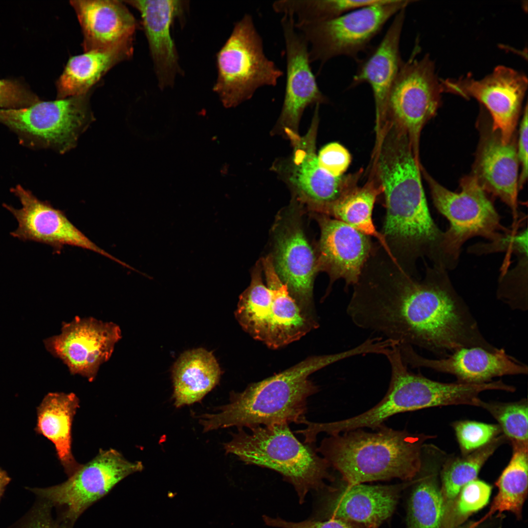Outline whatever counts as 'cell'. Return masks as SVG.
<instances>
[{"instance_id": "cell-11", "label": "cell", "mask_w": 528, "mask_h": 528, "mask_svg": "<svg viewBox=\"0 0 528 528\" xmlns=\"http://www.w3.org/2000/svg\"><path fill=\"white\" fill-rule=\"evenodd\" d=\"M90 94L0 109V122L63 153L74 147L80 134L93 120Z\"/></svg>"}, {"instance_id": "cell-23", "label": "cell", "mask_w": 528, "mask_h": 528, "mask_svg": "<svg viewBox=\"0 0 528 528\" xmlns=\"http://www.w3.org/2000/svg\"><path fill=\"white\" fill-rule=\"evenodd\" d=\"M140 14L142 25L161 89L172 87L180 72L170 28L181 11L182 1L172 0H126Z\"/></svg>"}, {"instance_id": "cell-5", "label": "cell", "mask_w": 528, "mask_h": 528, "mask_svg": "<svg viewBox=\"0 0 528 528\" xmlns=\"http://www.w3.org/2000/svg\"><path fill=\"white\" fill-rule=\"evenodd\" d=\"M248 429L249 432L240 428L232 433L231 440L223 443L225 453L281 474L294 486L301 502L309 490L321 488L325 480L332 478L330 465L317 454L313 443L300 441L288 424Z\"/></svg>"}, {"instance_id": "cell-18", "label": "cell", "mask_w": 528, "mask_h": 528, "mask_svg": "<svg viewBox=\"0 0 528 528\" xmlns=\"http://www.w3.org/2000/svg\"><path fill=\"white\" fill-rule=\"evenodd\" d=\"M298 219L287 217L280 221L274 237L275 270L291 296L308 317L317 320L313 304V286L318 272L317 256L308 242Z\"/></svg>"}, {"instance_id": "cell-29", "label": "cell", "mask_w": 528, "mask_h": 528, "mask_svg": "<svg viewBox=\"0 0 528 528\" xmlns=\"http://www.w3.org/2000/svg\"><path fill=\"white\" fill-rule=\"evenodd\" d=\"M424 456L420 469L412 483L407 503V528H443L438 464L431 456Z\"/></svg>"}, {"instance_id": "cell-1", "label": "cell", "mask_w": 528, "mask_h": 528, "mask_svg": "<svg viewBox=\"0 0 528 528\" xmlns=\"http://www.w3.org/2000/svg\"><path fill=\"white\" fill-rule=\"evenodd\" d=\"M403 263L376 264L355 286L347 313L357 327L427 350L439 358L465 347L494 352L444 268L428 267L419 280Z\"/></svg>"}, {"instance_id": "cell-10", "label": "cell", "mask_w": 528, "mask_h": 528, "mask_svg": "<svg viewBox=\"0 0 528 528\" xmlns=\"http://www.w3.org/2000/svg\"><path fill=\"white\" fill-rule=\"evenodd\" d=\"M416 46L409 58L403 61L389 91L387 115L407 134L414 154L419 159V141L426 123L436 113L442 93L429 55L416 58Z\"/></svg>"}, {"instance_id": "cell-9", "label": "cell", "mask_w": 528, "mask_h": 528, "mask_svg": "<svg viewBox=\"0 0 528 528\" xmlns=\"http://www.w3.org/2000/svg\"><path fill=\"white\" fill-rule=\"evenodd\" d=\"M414 1L381 0L332 19L295 26L309 46L310 63H320V71L326 63L338 56L356 61L360 53L369 49L389 19Z\"/></svg>"}, {"instance_id": "cell-30", "label": "cell", "mask_w": 528, "mask_h": 528, "mask_svg": "<svg viewBox=\"0 0 528 528\" xmlns=\"http://www.w3.org/2000/svg\"><path fill=\"white\" fill-rule=\"evenodd\" d=\"M511 444V458L495 483L498 490L488 511L466 528H477L493 515L497 513L499 516L505 511L513 514L517 520L522 519L528 491V444Z\"/></svg>"}, {"instance_id": "cell-32", "label": "cell", "mask_w": 528, "mask_h": 528, "mask_svg": "<svg viewBox=\"0 0 528 528\" xmlns=\"http://www.w3.org/2000/svg\"><path fill=\"white\" fill-rule=\"evenodd\" d=\"M506 439L500 435L482 447L462 457L449 459L440 472V491L443 504V521L448 516L461 489L477 477L485 462Z\"/></svg>"}, {"instance_id": "cell-39", "label": "cell", "mask_w": 528, "mask_h": 528, "mask_svg": "<svg viewBox=\"0 0 528 528\" xmlns=\"http://www.w3.org/2000/svg\"><path fill=\"white\" fill-rule=\"evenodd\" d=\"M52 507L47 501L38 498L29 511L8 528H71L72 523L63 518L54 519Z\"/></svg>"}, {"instance_id": "cell-4", "label": "cell", "mask_w": 528, "mask_h": 528, "mask_svg": "<svg viewBox=\"0 0 528 528\" xmlns=\"http://www.w3.org/2000/svg\"><path fill=\"white\" fill-rule=\"evenodd\" d=\"M342 433L324 439L316 450L348 484L412 481L420 469L424 442L433 437L384 424L374 432L357 429Z\"/></svg>"}, {"instance_id": "cell-20", "label": "cell", "mask_w": 528, "mask_h": 528, "mask_svg": "<svg viewBox=\"0 0 528 528\" xmlns=\"http://www.w3.org/2000/svg\"><path fill=\"white\" fill-rule=\"evenodd\" d=\"M406 8L399 11L381 41L371 47L362 59H357L356 72L348 87L351 89L362 84L372 90L375 111V140L382 136L389 124L387 104L390 89L402 60L400 41L404 23Z\"/></svg>"}, {"instance_id": "cell-41", "label": "cell", "mask_w": 528, "mask_h": 528, "mask_svg": "<svg viewBox=\"0 0 528 528\" xmlns=\"http://www.w3.org/2000/svg\"><path fill=\"white\" fill-rule=\"evenodd\" d=\"M38 98L19 83L0 80V109L26 107L38 102Z\"/></svg>"}, {"instance_id": "cell-34", "label": "cell", "mask_w": 528, "mask_h": 528, "mask_svg": "<svg viewBox=\"0 0 528 528\" xmlns=\"http://www.w3.org/2000/svg\"><path fill=\"white\" fill-rule=\"evenodd\" d=\"M492 488L490 484L478 479L464 485L443 521V528H464L468 518L488 504Z\"/></svg>"}, {"instance_id": "cell-13", "label": "cell", "mask_w": 528, "mask_h": 528, "mask_svg": "<svg viewBox=\"0 0 528 528\" xmlns=\"http://www.w3.org/2000/svg\"><path fill=\"white\" fill-rule=\"evenodd\" d=\"M319 106H315L312 124L307 134L289 138L293 147L286 170V179L297 199L311 211L323 214L343 196L357 186L363 170L335 177L319 165L315 152Z\"/></svg>"}, {"instance_id": "cell-40", "label": "cell", "mask_w": 528, "mask_h": 528, "mask_svg": "<svg viewBox=\"0 0 528 528\" xmlns=\"http://www.w3.org/2000/svg\"><path fill=\"white\" fill-rule=\"evenodd\" d=\"M319 166L330 175L339 177L344 175L351 162V155L342 145L333 142L324 146L317 156Z\"/></svg>"}, {"instance_id": "cell-44", "label": "cell", "mask_w": 528, "mask_h": 528, "mask_svg": "<svg viewBox=\"0 0 528 528\" xmlns=\"http://www.w3.org/2000/svg\"><path fill=\"white\" fill-rule=\"evenodd\" d=\"M11 481L7 473L0 468V500L3 496L6 487Z\"/></svg>"}, {"instance_id": "cell-8", "label": "cell", "mask_w": 528, "mask_h": 528, "mask_svg": "<svg viewBox=\"0 0 528 528\" xmlns=\"http://www.w3.org/2000/svg\"><path fill=\"white\" fill-rule=\"evenodd\" d=\"M437 210L449 221L444 232L443 251L449 269L457 265L462 245L467 240L481 236L490 241L506 232L500 217L486 192L472 175L463 177L461 190L456 193L438 183L422 168Z\"/></svg>"}, {"instance_id": "cell-21", "label": "cell", "mask_w": 528, "mask_h": 528, "mask_svg": "<svg viewBox=\"0 0 528 528\" xmlns=\"http://www.w3.org/2000/svg\"><path fill=\"white\" fill-rule=\"evenodd\" d=\"M317 219L321 231L318 271L327 272L331 283L343 279L346 286H354L374 248L370 237L328 216L319 214Z\"/></svg>"}, {"instance_id": "cell-17", "label": "cell", "mask_w": 528, "mask_h": 528, "mask_svg": "<svg viewBox=\"0 0 528 528\" xmlns=\"http://www.w3.org/2000/svg\"><path fill=\"white\" fill-rule=\"evenodd\" d=\"M292 15H283L281 25L286 56V80L279 126L287 137L298 134V127L305 109L329 102L319 88L310 66L309 46L295 26Z\"/></svg>"}, {"instance_id": "cell-42", "label": "cell", "mask_w": 528, "mask_h": 528, "mask_svg": "<svg viewBox=\"0 0 528 528\" xmlns=\"http://www.w3.org/2000/svg\"><path fill=\"white\" fill-rule=\"evenodd\" d=\"M263 520L267 525L279 528H360L354 523L333 518L326 521L308 520L293 522L285 521L279 517L272 518L264 516Z\"/></svg>"}, {"instance_id": "cell-38", "label": "cell", "mask_w": 528, "mask_h": 528, "mask_svg": "<svg viewBox=\"0 0 528 528\" xmlns=\"http://www.w3.org/2000/svg\"><path fill=\"white\" fill-rule=\"evenodd\" d=\"M469 253L482 255L496 252H511L518 257L528 256V230L526 228L513 233L507 231L502 233L489 243H480L470 246Z\"/></svg>"}, {"instance_id": "cell-2", "label": "cell", "mask_w": 528, "mask_h": 528, "mask_svg": "<svg viewBox=\"0 0 528 528\" xmlns=\"http://www.w3.org/2000/svg\"><path fill=\"white\" fill-rule=\"evenodd\" d=\"M370 175L381 186L386 213L382 234L393 253L415 261L432 262L442 253L444 232L429 212L421 178L420 161L406 133L391 125L372 154Z\"/></svg>"}, {"instance_id": "cell-22", "label": "cell", "mask_w": 528, "mask_h": 528, "mask_svg": "<svg viewBox=\"0 0 528 528\" xmlns=\"http://www.w3.org/2000/svg\"><path fill=\"white\" fill-rule=\"evenodd\" d=\"M70 4L82 28L84 52L133 44L137 22L121 1L74 0Z\"/></svg>"}, {"instance_id": "cell-16", "label": "cell", "mask_w": 528, "mask_h": 528, "mask_svg": "<svg viewBox=\"0 0 528 528\" xmlns=\"http://www.w3.org/2000/svg\"><path fill=\"white\" fill-rule=\"evenodd\" d=\"M11 192L20 200L22 207L18 209L5 203L18 222L10 235L21 240L32 241L48 244L59 250L70 245L92 251L128 268L129 265L101 248L77 228L62 211L46 201L38 199L32 193L18 185Z\"/></svg>"}, {"instance_id": "cell-25", "label": "cell", "mask_w": 528, "mask_h": 528, "mask_svg": "<svg viewBox=\"0 0 528 528\" xmlns=\"http://www.w3.org/2000/svg\"><path fill=\"white\" fill-rule=\"evenodd\" d=\"M412 482L387 485L346 484L330 504V518L377 528L392 514L401 491Z\"/></svg>"}, {"instance_id": "cell-6", "label": "cell", "mask_w": 528, "mask_h": 528, "mask_svg": "<svg viewBox=\"0 0 528 528\" xmlns=\"http://www.w3.org/2000/svg\"><path fill=\"white\" fill-rule=\"evenodd\" d=\"M267 286L260 268L239 297L235 318L254 339L276 349L300 339L316 329L318 321L306 315L277 274L269 255L262 259Z\"/></svg>"}, {"instance_id": "cell-26", "label": "cell", "mask_w": 528, "mask_h": 528, "mask_svg": "<svg viewBox=\"0 0 528 528\" xmlns=\"http://www.w3.org/2000/svg\"><path fill=\"white\" fill-rule=\"evenodd\" d=\"M79 399L70 393H49L37 408L36 432L54 444L57 458L68 477L81 466L71 450V428Z\"/></svg>"}, {"instance_id": "cell-33", "label": "cell", "mask_w": 528, "mask_h": 528, "mask_svg": "<svg viewBox=\"0 0 528 528\" xmlns=\"http://www.w3.org/2000/svg\"><path fill=\"white\" fill-rule=\"evenodd\" d=\"M381 0H286L284 11L296 19L297 25L323 22Z\"/></svg>"}, {"instance_id": "cell-35", "label": "cell", "mask_w": 528, "mask_h": 528, "mask_svg": "<svg viewBox=\"0 0 528 528\" xmlns=\"http://www.w3.org/2000/svg\"><path fill=\"white\" fill-rule=\"evenodd\" d=\"M484 408L497 420L511 444H528V404L525 400L509 403L482 401Z\"/></svg>"}, {"instance_id": "cell-15", "label": "cell", "mask_w": 528, "mask_h": 528, "mask_svg": "<svg viewBox=\"0 0 528 528\" xmlns=\"http://www.w3.org/2000/svg\"><path fill=\"white\" fill-rule=\"evenodd\" d=\"M122 338L118 325L93 317H75L64 322L61 333L44 340L47 351L61 359L72 374L93 381L100 366L109 360Z\"/></svg>"}, {"instance_id": "cell-12", "label": "cell", "mask_w": 528, "mask_h": 528, "mask_svg": "<svg viewBox=\"0 0 528 528\" xmlns=\"http://www.w3.org/2000/svg\"><path fill=\"white\" fill-rule=\"evenodd\" d=\"M141 462L126 460L119 451L100 449L90 461L65 482L46 488H27L53 506L63 508L62 518L73 523L90 505L128 475L141 471Z\"/></svg>"}, {"instance_id": "cell-37", "label": "cell", "mask_w": 528, "mask_h": 528, "mask_svg": "<svg viewBox=\"0 0 528 528\" xmlns=\"http://www.w3.org/2000/svg\"><path fill=\"white\" fill-rule=\"evenodd\" d=\"M453 426L463 455L486 445L502 432L499 425L470 420L457 421Z\"/></svg>"}, {"instance_id": "cell-36", "label": "cell", "mask_w": 528, "mask_h": 528, "mask_svg": "<svg viewBox=\"0 0 528 528\" xmlns=\"http://www.w3.org/2000/svg\"><path fill=\"white\" fill-rule=\"evenodd\" d=\"M517 266L508 274L502 278L497 290V298L511 309L525 311L528 308L527 278L528 256L519 257Z\"/></svg>"}, {"instance_id": "cell-27", "label": "cell", "mask_w": 528, "mask_h": 528, "mask_svg": "<svg viewBox=\"0 0 528 528\" xmlns=\"http://www.w3.org/2000/svg\"><path fill=\"white\" fill-rule=\"evenodd\" d=\"M133 51V44H126L72 56L56 82L57 99L90 92L107 72L119 63L130 59Z\"/></svg>"}, {"instance_id": "cell-31", "label": "cell", "mask_w": 528, "mask_h": 528, "mask_svg": "<svg viewBox=\"0 0 528 528\" xmlns=\"http://www.w3.org/2000/svg\"><path fill=\"white\" fill-rule=\"evenodd\" d=\"M381 193V186L370 175L364 185L353 188L323 215L332 216L369 237L375 238L387 253L392 254L385 237L376 229L372 219L374 203Z\"/></svg>"}, {"instance_id": "cell-14", "label": "cell", "mask_w": 528, "mask_h": 528, "mask_svg": "<svg viewBox=\"0 0 528 528\" xmlns=\"http://www.w3.org/2000/svg\"><path fill=\"white\" fill-rule=\"evenodd\" d=\"M441 91L476 99L488 110L492 119V131L497 132L502 142L513 140L522 102L528 88L526 76L508 67L498 66L481 80L468 74L458 79L440 81Z\"/></svg>"}, {"instance_id": "cell-19", "label": "cell", "mask_w": 528, "mask_h": 528, "mask_svg": "<svg viewBox=\"0 0 528 528\" xmlns=\"http://www.w3.org/2000/svg\"><path fill=\"white\" fill-rule=\"evenodd\" d=\"M403 361L412 368H426L455 376L457 382L480 384L506 375L527 374V365L508 354L504 348L494 352L480 347L457 349L447 356L431 359L417 353L413 347L399 344Z\"/></svg>"}, {"instance_id": "cell-28", "label": "cell", "mask_w": 528, "mask_h": 528, "mask_svg": "<svg viewBox=\"0 0 528 528\" xmlns=\"http://www.w3.org/2000/svg\"><path fill=\"white\" fill-rule=\"evenodd\" d=\"M221 374L212 352L200 348L182 353L172 369L175 406L200 402L219 384Z\"/></svg>"}, {"instance_id": "cell-7", "label": "cell", "mask_w": 528, "mask_h": 528, "mask_svg": "<svg viewBox=\"0 0 528 528\" xmlns=\"http://www.w3.org/2000/svg\"><path fill=\"white\" fill-rule=\"evenodd\" d=\"M213 90L226 108L251 98L264 86L275 87L284 72L265 55L263 39L251 15L245 14L217 55Z\"/></svg>"}, {"instance_id": "cell-3", "label": "cell", "mask_w": 528, "mask_h": 528, "mask_svg": "<svg viewBox=\"0 0 528 528\" xmlns=\"http://www.w3.org/2000/svg\"><path fill=\"white\" fill-rule=\"evenodd\" d=\"M350 356L346 351L309 356L284 371L249 384L242 392L232 391L229 403L218 407L219 413L197 417L203 432L233 426L250 428L303 424L308 399L318 391L309 379L310 375Z\"/></svg>"}, {"instance_id": "cell-24", "label": "cell", "mask_w": 528, "mask_h": 528, "mask_svg": "<svg viewBox=\"0 0 528 528\" xmlns=\"http://www.w3.org/2000/svg\"><path fill=\"white\" fill-rule=\"evenodd\" d=\"M482 136L474 164L473 176L485 192L499 198L517 215L519 165L516 146L505 144L497 132Z\"/></svg>"}, {"instance_id": "cell-43", "label": "cell", "mask_w": 528, "mask_h": 528, "mask_svg": "<svg viewBox=\"0 0 528 528\" xmlns=\"http://www.w3.org/2000/svg\"><path fill=\"white\" fill-rule=\"evenodd\" d=\"M528 106L526 105L519 130L518 145L516 146L517 154L521 173L519 176V189L522 188L528 177Z\"/></svg>"}]
</instances>
